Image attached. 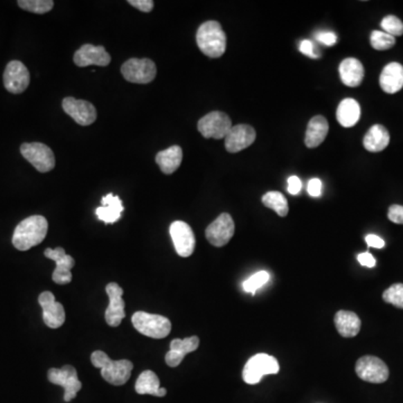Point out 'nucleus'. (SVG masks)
Instances as JSON below:
<instances>
[{"label":"nucleus","instance_id":"39","mask_svg":"<svg viewBox=\"0 0 403 403\" xmlns=\"http://www.w3.org/2000/svg\"><path fill=\"white\" fill-rule=\"evenodd\" d=\"M128 3L143 12H150L154 9L152 0H129Z\"/></svg>","mask_w":403,"mask_h":403},{"label":"nucleus","instance_id":"15","mask_svg":"<svg viewBox=\"0 0 403 403\" xmlns=\"http://www.w3.org/2000/svg\"><path fill=\"white\" fill-rule=\"evenodd\" d=\"M62 107L65 114H69L80 126H90L97 120V109L89 101L67 97L63 100Z\"/></svg>","mask_w":403,"mask_h":403},{"label":"nucleus","instance_id":"26","mask_svg":"<svg viewBox=\"0 0 403 403\" xmlns=\"http://www.w3.org/2000/svg\"><path fill=\"white\" fill-rule=\"evenodd\" d=\"M390 143V134L382 125H374L368 129L363 139V145L368 152H380L386 150Z\"/></svg>","mask_w":403,"mask_h":403},{"label":"nucleus","instance_id":"20","mask_svg":"<svg viewBox=\"0 0 403 403\" xmlns=\"http://www.w3.org/2000/svg\"><path fill=\"white\" fill-rule=\"evenodd\" d=\"M199 339L197 336H192L185 339H172L170 342V350L165 357L166 364L170 368H176L181 364L185 355L196 351L199 348Z\"/></svg>","mask_w":403,"mask_h":403},{"label":"nucleus","instance_id":"33","mask_svg":"<svg viewBox=\"0 0 403 403\" xmlns=\"http://www.w3.org/2000/svg\"><path fill=\"white\" fill-rule=\"evenodd\" d=\"M383 301L403 310V284H393L383 292Z\"/></svg>","mask_w":403,"mask_h":403},{"label":"nucleus","instance_id":"38","mask_svg":"<svg viewBox=\"0 0 403 403\" xmlns=\"http://www.w3.org/2000/svg\"><path fill=\"white\" fill-rule=\"evenodd\" d=\"M299 51L304 55L310 56L312 59H317V57H319V53H316L315 46H314L313 43L308 41V39L301 41V45H299Z\"/></svg>","mask_w":403,"mask_h":403},{"label":"nucleus","instance_id":"30","mask_svg":"<svg viewBox=\"0 0 403 403\" xmlns=\"http://www.w3.org/2000/svg\"><path fill=\"white\" fill-rule=\"evenodd\" d=\"M262 203L266 208L275 211L279 217H284L289 213L288 201L280 192H268L262 196Z\"/></svg>","mask_w":403,"mask_h":403},{"label":"nucleus","instance_id":"37","mask_svg":"<svg viewBox=\"0 0 403 403\" xmlns=\"http://www.w3.org/2000/svg\"><path fill=\"white\" fill-rule=\"evenodd\" d=\"M316 39L326 46H333L337 42V36L333 32H319L316 34Z\"/></svg>","mask_w":403,"mask_h":403},{"label":"nucleus","instance_id":"7","mask_svg":"<svg viewBox=\"0 0 403 403\" xmlns=\"http://www.w3.org/2000/svg\"><path fill=\"white\" fill-rule=\"evenodd\" d=\"M232 121L228 114L221 111H212L199 119L197 129L206 139H225L232 128Z\"/></svg>","mask_w":403,"mask_h":403},{"label":"nucleus","instance_id":"2","mask_svg":"<svg viewBox=\"0 0 403 403\" xmlns=\"http://www.w3.org/2000/svg\"><path fill=\"white\" fill-rule=\"evenodd\" d=\"M196 43L203 54L217 59L226 50V35L219 21H208L202 24L196 33Z\"/></svg>","mask_w":403,"mask_h":403},{"label":"nucleus","instance_id":"24","mask_svg":"<svg viewBox=\"0 0 403 403\" xmlns=\"http://www.w3.org/2000/svg\"><path fill=\"white\" fill-rule=\"evenodd\" d=\"M328 130H330V126L326 118L323 116H315L312 118L307 126L305 145L308 148L319 147L328 137Z\"/></svg>","mask_w":403,"mask_h":403},{"label":"nucleus","instance_id":"23","mask_svg":"<svg viewBox=\"0 0 403 403\" xmlns=\"http://www.w3.org/2000/svg\"><path fill=\"white\" fill-rule=\"evenodd\" d=\"M339 71L342 82L350 88L359 87L364 79V67L359 60L354 57L343 60Z\"/></svg>","mask_w":403,"mask_h":403},{"label":"nucleus","instance_id":"5","mask_svg":"<svg viewBox=\"0 0 403 403\" xmlns=\"http://www.w3.org/2000/svg\"><path fill=\"white\" fill-rule=\"evenodd\" d=\"M280 370L279 363L269 354L259 353L249 359L243 368V380L247 384H257L268 374H277Z\"/></svg>","mask_w":403,"mask_h":403},{"label":"nucleus","instance_id":"43","mask_svg":"<svg viewBox=\"0 0 403 403\" xmlns=\"http://www.w3.org/2000/svg\"><path fill=\"white\" fill-rule=\"evenodd\" d=\"M366 242L368 243V246L371 247V248L382 249L386 246L384 240L381 239L380 237H377L375 234H368V235H366Z\"/></svg>","mask_w":403,"mask_h":403},{"label":"nucleus","instance_id":"14","mask_svg":"<svg viewBox=\"0 0 403 403\" xmlns=\"http://www.w3.org/2000/svg\"><path fill=\"white\" fill-rule=\"evenodd\" d=\"M44 256L56 263V268L53 271L52 279L55 284L66 285L72 281V268L75 265L73 258L66 254L64 249H46Z\"/></svg>","mask_w":403,"mask_h":403},{"label":"nucleus","instance_id":"12","mask_svg":"<svg viewBox=\"0 0 403 403\" xmlns=\"http://www.w3.org/2000/svg\"><path fill=\"white\" fill-rule=\"evenodd\" d=\"M30 72L21 61L9 62L3 72V85L8 92L21 94L28 88Z\"/></svg>","mask_w":403,"mask_h":403},{"label":"nucleus","instance_id":"42","mask_svg":"<svg viewBox=\"0 0 403 403\" xmlns=\"http://www.w3.org/2000/svg\"><path fill=\"white\" fill-rule=\"evenodd\" d=\"M301 181L299 179V177L297 176H290L289 179H288V192L292 195H297V194L301 193Z\"/></svg>","mask_w":403,"mask_h":403},{"label":"nucleus","instance_id":"22","mask_svg":"<svg viewBox=\"0 0 403 403\" xmlns=\"http://www.w3.org/2000/svg\"><path fill=\"white\" fill-rule=\"evenodd\" d=\"M101 203H102V206H100L96 211V214L100 221H102L105 224L118 222L123 212V202L119 196L111 193L108 194L103 196Z\"/></svg>","mask_w":403,"mask_h":403},{"label":"nucleus","instance_id":"4","mask_svg":"<svg viewBox=\"0 0 403 403\" xmlns=\"http://www.w3.org/2000/svg\"><path fill=\"white\" fill-rule=\"evenodd\" d=\"M132 321L134 328L139 333L152 339H165L170 335L172 330V323L170 319L164 316L155 315V314L146 313V312L134 313Z\"/></svg>","mask_w":403,"mask_h":403},{"label":"nucleus","instance_id":"8","mask_svg":"<svg viewBox=\"0 0 403 403\" xmlns=\"http://www.w3.org/2000/svg\"><path fill=\"white\" fill-rule=\"evenodd\" d=\"M47 377L53 384L64 388L65 402L73 400L78 392L82 388V383L78 377V372L72 366H64L61 368H50Z\"/></svg>","mask_w":403,"mask_h":403},{"label":"nucleus","instance_id":"21","mask_svg":"<svg viewBox=\"0 0 403 403\" xmlns=\"http://www.w3.org/2000/svg\"><path fill=\"white\" fill-rule=\"evenodd\" d=\"M380 85L386 93H397L403 88V66L392 62L383 69L380 75Z\"/></svg>","mask_w":403,"mask_h":403},{"label":"nucleus","instance_id":"17","mask_svg":"<svg viewBox=\"0 0 403 403\" xmlns=\"http://www.w3.org/2000/svg\"><path fill=\"white\" fill-rule=\"evenodd\" d=\"M38 303L43 310V319L46 326L53 330L61 328L65 321L64 307L61 303H57L53 292H42L38 297Z\"/></svg>","mask_w":403,"mask_h":403},{"label":"nucleus","instance_id":"35","mask_svg":"<svg viewBox=\"0 0 403 403\" xmlns=\"http://www.w3.org/2000/svg\"><path fill=\"white\" fill-rule=\"evenodd\" d=\"M381 27L386 34L393 37L403 35V23L397 16L388 15L383 18Z\"/></svg>","mask_w":403,"mask_h":403},{"label":"nucleus","instance_id":"1","mask_svg":"<svg viewBox=\"0 0 403 403\" xmlns=\"http://www.w3.org/2000/svg\"><path fill=\"white\" fill-rule=\"evenodd\" d=\"M47 230L48 223L44 217L33 215L27 217L16 226L12 244L19 251H27L44 241Z\"/></svg>","mask_w":403,"mask_h":403},{"label":"nucleus","instance_id":"36","mask_svg":"<svg viewBox=\"0 0 403 403\" xmlns=\"http://www.w3.org/2000/svg\"><path fill=\"white\" fill-rule=\"evenodd\" d=\"M388 217L391 222L395 224H403V206L402 205H391L388 208Z\"/></svg>","mask_w":403,"mask_h":403},{"label":"nucleus","instance_id":"13","mask_svg":"<svg viewBox=\"0 0 403 403\" xmlns=\"http://www.w3.org/2000/svg\"><path fill=\"white\" fill-rule=\"evenodd\" d=\"M170 237L179 257L188 258L195 250V235L190 225L183 221L172 222L170 228Z\"/></svg>","mask_w":403,"mask_h":403},{"label":"nucleus","instance_id":"29","mask_svg":"<svg viewBox=\"0 0 403 403\" xmlns=\"http://www.w3.org/2000/svg\"><path fill=\"white\" fill-rule=\"evenodd\" d=\"M136 392L138 395H150L155 397H165L167 393L166 388H161V381L155 372L150 370L143 371L138 377Z\"/></svg>","mask_w":403,"mask_h":403},{"label":"nucleus","instance_id":"40","mask_svg":"<svg viewBox=\"0 0 403 403\" xmlns=\"http://www.w3.org/2000/svg\"><path fill=\"white\" fill-rule=\"evenodd\" d=\"M321 188H323V183L319 179H310L307 186L308 194L313 197H319L321 195Z\"/></svg>","mask_w":403,"mask_h":403},{"label":"nucleus","instance_id":"11","mask_svg":"<svg viewBox=\"0 0 403 403\" xmlns=\"http://www.w3.org/2000/svg\"><path fill=\"white\" fill-rule=\"evenodd\" d=\"M235 232L233 219L229 213H222L208 225L205 230V237L212 246L224 247L230 242Z\"/></svg>","mask_w":403,"mask_h":403},{"label":"nucleus","instance_id":"41","mask_svg":"<svg viewBox=\"0 0 403 403\" xmlns=\"http://www.w3.org/2000/svg\"><path fill=\"white\" fill-rule=\"evenodd\" d=\"M357 260L362 265L363 267H366V268H373L377 265V260L374 259L373 256H372L370 252H363V253H359L357 256Z\"/></svg>","mask_w":403,"mask_h":403},{"label":"nucleus","instance_id":"25","mask_svg":"<svg viewBox=\"0 0 403 403\" xmlns=\"http://www.w3.org/2000/svg\"><path fill=\"white\" fill-rule=\"evenodd\" d=\"M336 330L346 339L355 337L361 330V319L357 314L348 310H339L334 317Z\"/></svg>","mask_w":403,"mask_h":403},{"label":"nucleus","instance_id":"31","mask_svg":"<svg viewBox=\"0 0 403 403\" xmlns=\"http://www.w3.org/2000/svg\"><path fill=\"white\" fill-rule=\"evenodd\" d=\"M17 3L18 6L27 12L39 14V15L46 14L54 7V1L52 0H19Z\"/></svg>","mask_w":403,"mask_h":403},{"label":"nucleus","instance_id":"32","mask_svg":"<svg viewBox=\"0 0 403 403\" xmlns=\"http://www.w3.org/2000/svg\"><path fill=\"white\" fill-rule=\"evenodd\" d=\"M372 47L377 51L390 50L395 45V37L388 35L386 32L380 30H373L370 37Z\"/></svg>","mask_w":403,"mask_h":403},{"label":"nucleus","instance_id":"28","mask_svg":"<svg viewBox=\"0 0 403 403\" xmlns=\"http://www.w3.org/2000/svg\"><path fill=\"white\" fill-rule=\"evenodd\" d=\"M183 161V150L179 146H172L167 150H161L156 155V163L161 172L170 175L179 170Z\"/></svg>","mask_w":403,"mask_h":403},{"label":"nucleus","instance_id":"10","mask_svg":"<svg viewBox=\"0 0 403 403\" xmlns=\"http://www.w3.org/2000/svg\"><path fill=\"white\" fill-rule=\"evenodd\" d=\"M357 377L370 383H383L388 379V368L382 359L377 357H361L355 366Z\"/></svg>","mask_w":403,"mask_h":403},{"label":"nucleus","instance_id":"18","mask_svg":"<svg viewBox=\"0 0 403 403\" xmlns=\"http://www.w3.org/2000/svg\"><path fill=\"white\" fill-rule=\"evenodd\" d=\"M257 134L253 127L249 125H237L233 126L225 137V148L229 152H235L244 150L251 146L256 141Z\"/></svg>","mask_w":403,"mask_h":403},{"label":"nucleus","instance_id":"16","mask_svg":"<svg viewBox=\"0 0 403 403\" xmlns=\"http://www.w3.org/2000/svg\"><path fill=\"white\" fill-rule=\"evenodd\" d=\"M105 292L108 294L109 306L105 310V321L111 328H118L125 319V301L123 299V289L116 283L107 285Z\"/></svg>","mask_w":403,"mask_h":403},{"label":"nucleus","instance_id":"3","mask_svg":"<svg viewBox=\"0 0 403 403\" xmlns=\"http://www.w3.org/2000/svg\"><path fill=\"white\" fill-rule=\"evenodd\" d=\"M91 362L96 368H101V375L112 386H123L132 377V364L128 359L114 361L102 351H96L91 355Z\"/></svg>","mask_w":403,"mask_h":403},{"label":"nucleus","instance_id":"34","mask_svg":"<svg viewBox=\"0 0 403 403\" xmlns=\"http://www.w3.org/2000/svg\"><path fill=\"white\" fill-rule=\"evenodd\" d=\"M269 279H270V275H269L268 272H257L252 277L249 278L248 280L243 283V289H244V292L254 295L259 288L265 286L268 283Z\"/></svg>","mask_w":403,"mask_h":403},{"label":"nucleus","instance_id":"19","mask_svg":"<svg viewBox=\"0 0 403 403\" xmlns=\"http://www.w3.org/2000/svg\"><path fill=\"white\" fill-rule=\"evenodd\" d=\"M73 61L79 67L89 66V65L107 66L111 62V56L103 46L85 44L76 51Z\"/></svg>","mask_w":403,"mask_h":403},{"label":"nucleus","instance_id":"9","mask_svg":"<svg viewBox=\"0 0 403 403\" xmlns=\"http://www.w3.org/2000/svg\"><path fill=\"white\" fill-rule=\"evenodd\" d=\"M23 157L30 161L38 172H47L55 167V156L50 147L42 143H23L21 147Z\"/></svg>","mask_w":403,"mask_h":403},{"label":"nucleus","instance_id":"6","mask_svg":"<svg viewBox=\"0 0 403 403\" xmlns=\"http://www.w3.org/2000/svg\"><path fill=\"white\" fill-rule=\"evenodd\" d=\"M121 73L129 82L147 84L155 80L157 67L150 59H130L123 63Z\"/></svg>","mask_w":403,"mask_h":403},{"label":"nucleus","instance_id":"27","mask_svg":"<svg viewBox=\"0 0 403 403\" xmlns=\"http://www.w3.org/2000/svg\"><path fill=\"white\" fill-rule=\"evenodd\" d=\"M336 117L341 126L345 128H351L355 126L359 123V118H361V107L357 100L348 99L343 100L342 102L339 103L337 111H336Z\"/></svg>","mask_w":403,"mask_h":403}]
</instances>
